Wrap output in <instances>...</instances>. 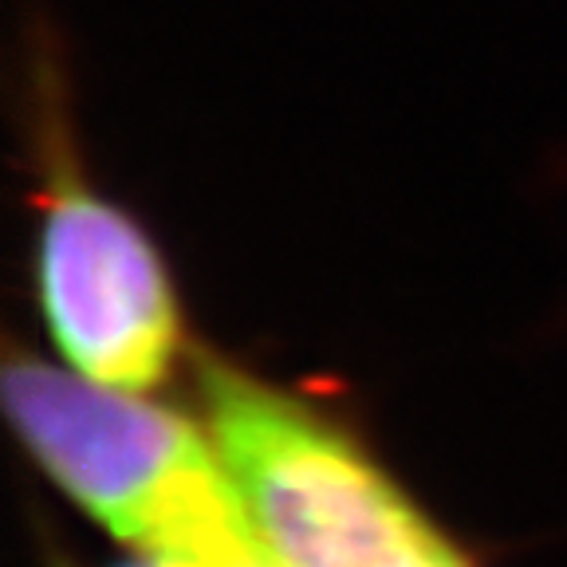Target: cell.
<instances>
[{"mask_svg":"<svg viewBox=\"0 0 567 567\" xmlns=\"http://www.w3.org/2000/svg\"><path fill=\"white\" fill-rule=\"evenodd\" d=\"M35 296L71 371L106 386L151 394L186 351L182 308L158 245L123 205L75 174L63 142L48 154Z\"/></svg>","mask_w":567,"mask_h":567,"instance_id":"cell-2","label":"cell"},{"mask_svg":"<svg viewBox=\"0 0 567 567\" xmlns=\"http://www.w3.org/2000/svg\"><path fill=\"white\" fill-rule=\"evenodd\" d=\"M0 390L9 425L40 473L131 551L182 477L213 453L202 422L17 347Z\"/></svg>","mask_w":567,"mask_h":567,"instance_id":"cell-3","label":"cell"},{"mask_svg":"<svg viewBox=\"0 0 567 567\" xmlns=\"http://www.w3.org/2000/svg\"><path fill=\"white\" fill-rule=\"evenodd\" d=\"M60 567H71V564H60ZM115 567H162V564H154V559H146V556H131V559H123V564H115Z\"/></svg>","mask_w":567,"mask_h":567,"instance_id":"cell-5","label":"cell"},{"mask_svg":"<svg viewBox=\"0 0 567 567\" xmlns=\"http://www.w3.org/2000/svg\"><path fill=\"white\" fill-rule=\"evenodd\" d=\"M225 477L280 567H477L359 437L292 390L197 354Z\"/></svg>","mask_w":567,"mask_h":567,"instance_id":"cell-1","label":"cell"},{"mask_svg":"<svg viewBox=\"0 0 567 567\" xmlns=\"http://www.w3.org/2000/svg\"><path fill=\"white\" fill-rule=\"evenodd\" d=\"M134 556L162 567H280L225 470L205 473L177 496L151 544Z\"/></svg>","mask_w":567,"mask_h":567,"instance_id":"cell-4","label":"cell"}]
</instances>
